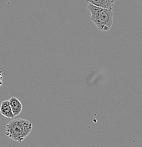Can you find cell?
Listing matches in <instances>:
<instances>
[{
    "label": "cell",
    "mask_w": 142,
    "mask_h": 147,
    "mask_svg": "<svg viewBox=\"0 0 142 147\" xmlns=\"http://www.w3.org/2000/svg\"><path fill=\"white\" fill-rule=\"evenodd\" d=\"M87 7L91 13L90 20L100 31L110 30L113 24L112 9L100 8L90 4H88Z\"/></svg>",
    "instance_id": "7a4b0ae2"
},
{
    "label": "cell",
    "mask_w": 142,
    "mask_h": 147,
    "mask_svg": "<svg viewBox=\"0 0 142 147\" xmlns=\"http://www.w3.org/2000/svg\"><path fill=\"white\" fill-rule=\"evenodd\" d=\"M0 113L7 118L13 119L15 117L9 100H6L1 102V105H0Z\"/></svg>",
    "instance_id": "277c9868"
},
{
    "label": "cell",
    "mask_w": 142,
    "mask_h": 147,
    "mask_svg": "<svg viewBox=\"0 0 142 147\" xmlns=\"http://www.w3.org/2000/svg\"><path fill=\"white\" fill-rule=\"evenodd\" d=\"M2 79H3L2 71H1V70H0V87L1 86V85H2V84H3V81H2Z\"/></svg>",
    "instance_id": "8992f818"
},
{
    "label": "cell",
    "mask_w": 142,
    "mask_h": 147,
    "mask_svg": "<svg viewBox=\"0 0 142 147\" xmlns=\"http://www.w3.org/2000/svg\"><path fill=\"white\" fill-rule=\"evenodd\" d=\"M33 123L26 119H12L6 127V135L18 143H21L31 132Z\"/></svg>",
    "instance_id": "6da1fadb"
},
{
    "label": "cell",
    "mask_w": 142,
    "mask_h": 147,
    "mask_svg": "<svg viewBox=\"0 0 142 147\" xmlns=\"http://www.w3.org/2000/svg\"><path fill=\"white\" fill-rule=\"evenodd\" d=\"M88 4L103 9H112L115 0H85Z\"/></svg>",
    "instance_id": "3957f363"
},
{
    "label": "cell",
    "mask_w": 142,
    "mask_h": 147,
    "mask_svg": "<svg viewBox=\"0 0 142 147\" xmlns=\"http://www.w3.org/2000/svg\"><path fill=\"white\" fill-rule=\"evenodd\" d=\"M9 101L11 108L12 112H13V114L14 115V117L19 115L23 109V105L21 101L17 98L15 97V96L11 97L9 99Z\"/></svg>",
    "instance_id": "5b68a950"
}]
</instances>
